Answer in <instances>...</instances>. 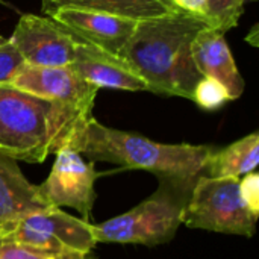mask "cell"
I'll return each instance as SVG.
<instances>
[{
    "label": "cell",
    "mask_w": 259,
    "mask_h": 259,
    "mask_svg": "<svg viewBox=\"0 0 259 259\" xmlns=\"http://www.w3.org/2000/svg\"><path fill=\"white\" fill-rule=\"evenodd\" d=\"M206 27L211 26L203 17L182 9L141 20L118 56L146 82L147 91L193 100L203 77L193 58V41Z\"/></svg>",
    "instance_id": "1"
},
{
    "label": "cell",
    "mask_w": 259,
    "mask_h": 259,
    "mask_svg": "<svg viewBox=\"0 0 259 259\" xmlns=\"http://www.w3.org/2000/svg\"><path fill=\"white\" fill-rule=\"evenodd\" d=\"M93 115L0 85V152L15 161L39 164L70 147Z\"/></svg>",
    "instance_id": "2"
},
{
    "label": "cell",
    "mask_w": 259,
    "mask_h": 259,
    "mask_svg": "<svg viewBox=\"0 0 259 259\" xmlns=\"http://www.w3.org/2000/svg\"><path fill=\"white\" fill-rule=\"evenodd\" d=\"M90 161L111 162L129 170H146L158 178H197L215 150L211 146L164 144L140 134L118 131L88 120L70 146Z\"/></svg>",
    "instance_id": "3"
},
{
    "label": "cell",
    "mask_w": 259,
    "mask_h": 259,
    "mask_svg": "<svg viewBox=\"0 0 259 259\" xmlns=\"http://www.w3.org/2000/svg\"><path fill=\"white\" fill-rule=\"evenodd\" d=\"M199 178V176H197ZM197 178H158V190L131 211L93 225L97 243L159 246L175 238Z\"/></svg>",
    "instance_id": "4"
},
{
    "label": "cell",
    "mask_w": 259,
    "mask_h": 259,
    "mask_svg": "<svg viewBox=\"0 0 259 259\" xmlns=\"http://www.w3.org/2000/svg\"><path fill=\"white\" fill-rule=\"evenodd\" d=\"M258 215L240 193V178H209L200 175L184 209L182 225L220 234L252 237Z\"/></svg>",
    "instance_id": "5"
},
{
    "label": "cell",
    "mask_w": 259,
    "mask_h": 259,
    "mask_svg": "<svg viewBox=\"0 0 259 259\" xmlns=\"http://www.w3.org/2000/svg\"><path fill=\"white\" fill-rule=\"evenodd\" d=\"M0 241H11L42 250L91 252L97 241L93 225L61 208H49L0 223Z\"/></svg>",
    "instance_id": "6"
},
{
    "label": "cell",
    "mask_w": 259,
    "mask_h": 259,
    "mask_svg": "<svg viewBox=\"0 0 259 259\" xmlns=\"http://www.w3.org/2000/svg\"><path fill=\"white\" fill-rule=\"evenodd\" d=\"M55 155L49 178L38 185L39 196L49 206L73 208L88 222L96 202L94 182L102 173L96 171L93 161L87 162L79 152L68 146Z\"/></svg>",
    "instance_id": "7"
},
{
    "label": "cell",
    "mask_w": 259,
    "mask_h": 259,
    "mask_svg": "<svg viewBox=\"0 0 259 259\" xmlns=\"http://www.w3.org/2000/svg\"><path fill=\"white\" fill-rule=\"evenodd\" d=\"M9 39L27 65L67 67L76 56L73 35L49 17L23 14Z\"/></svg>",
    "instance_id": "8"
},
{
    "label": "cell",
    "mask_w": 259,
    "mask_h": 259,
    "mask_svg": "<svg viewBox=\"0 0 259 259\" xmlns=\"http://www.w3.org/2000/svg\"><path fill=\"white\" fill-rule=\"evenodd\" d=\"M8 85L93 115L99 88L83 80L70 65L35 67L24 64Z\"/></svg>",
    "instance_id": "9"
},
{
    "label": "cell",
    "mask_w": 259,
    "mask_h": 259,
    "mask_svg": "<svg viewBox=\"0 0 259 259\" xmlns=\"http://www.w3.org/2000/svg\"><path fill=\"white\" fill-rule=\"evenodd\" d=\"M76 39L96 46L108 53L120 55L131 38L137 21L96 11L62 8L47 14Z\"/></svg>",
    "instance_id": "10"
},
{
    "label": "cell",
    "mask_w": 259,
    "mask_h": 259,
    "mask_svg": "<svg viewBox=\"0 0 259 259\" xmlns=\"http://www.w3.org/2000/svg\"><path fill=\"white\" fill-rule=\"evenodd\" d=\"M70 67L83 80L99 90L114 88L124 91H147L146 82L124 59L79 39H76V56Z\"/></svg>",
    "instance_id": "11"
},
{
    "label": "cell",
    "mask_w": 259,
    "mask_h": 259,
    "mask_svg": "<svg viewBox=\"0 0 259 259\" xmlns=\"http://www.w3.org/2000/svg\"><path fill=\"white\" fill-rule=\"evenodd\" d=\"M193 58L202 76L222 83L231 100L241 97L244 79L235 64L223 32L212 27L200 30L193 41Z\"/></svg>",
    "instance_id": "12"
},
{
    "label": "cell",
    "mask_w": 259,
    "mask_h": 259,
    "mask_svg": "<svg viewBox=\"0 0 259 259\" xmlns=\"http://www.w3.org/2000/svg\"><path fill=\"white\" fill-rule=\"evenodd\" d=\"M49 208L53 206L41 199L38 185L24 178L15 159L0 152V223Z\"/></svg>",
    "instance_id": "13"
},
{
    "label": "cell",
    "mask_w": 259,
    "mask_h": 259,
    "mask_svg": "<svg viewBox=\"0 0 259 259\" xmlns=\"http://www.w3.org/2000/svg\"><path fill=\"white\" fill-rule=\"evenodd\" d=\"M62 8L105 12L134 21L161 17L179 9L173 0H42L46 14Z\"/></svg>",
    "instance_id": "14"
},
{
    "label": "cell",
    "mask_w": 259,
    "mask_h": 259,
    "mask_svg": "<svg viewBox=\"0 0 259 259\" xmlns=\"http://www.w3.org/2000/svg\"><path fill=\"white\" fill-rule=\"evenodd\" d=\"M259 162V134L253 132L222 150H214L203 175L209 178H240L255 171Z\"/></svg>",
    "instance_id": "15"
},
{
    "label": "cell",
    "mask_w": 259,
    "mask_h": 259,
    "mask_svg": "<svg viewBox=\"0 0 259 259\" xmlns=\"http://www.w3.org/2000/svg\"><path fill=\"white\" fill-rule=\"evenodd\" d=\"M244 2L246 0H206L205 20L212 29L226 33L238 24Z\"/></svg>",
    "instance_id": "16"
},
{
    "label": "cell",
    "mask_w": 259,
    "mask_h": 259,
    "mask_svg": "<svg viewBox=\"0 0 259 259\" xmlns=\"http://www.w3.org/2000/svg\"><path fill=\"white\" fill-rule=\"evenodd\" d=\"M0 259H99L93 252L42 250L11 241H0Z\"/></svg>",
    "instance_id": "17"
},
{
    "label": "cell",
    "mask_w": 259,
    "mask_h": 259,
    "mask_svg": "<svg viewBox=\"0 0 259 259\" xmlns=\"http://www.w3.org/2000/svg\"><path fill=\"white\" fill-rule=\"evenodd\" d=\"M231 100L226 88L211 77H202L193 93V102L202 109L215 111Z\"/></svg>",
    "instance_id": "18"
},
{
    "label": "cell",
    "mask_w": 259,
    "mask_h": 259,
    "mask_svg": "<svg viewBox=\"0 0 259 259\" xmlns=\"http://www.w3.org/2000/svg\"><path fill=\"white\" fill-rule=\"evenodd\" d=\"M24 61L9 38L0 36V85H8Z\"/></svg>",
    "instance_id": "19"
},
{
    "label": "cell",
    "mask_w": 259,
    "mask_h": 259,
    "mask_svg": "<svg viewBox=\"0 0 259 259\" xmlns=\"http://www.w3.org/2000/svg\"><path fill=\"white\" fill-rule=\"evenodd\" d=\"M240 193L246 205L253 214H259V176L252 171L247 173L243 181H240Z\"/></svg>",
    "instance_id": "20"
},
{
    "label": "cell",
    "mask_w": 259,
    "mask_h": 259,
    "mask_svg": "<svg viewBox=\"0 0 259 259\" xmlns=\"http://www.w3.org/2000/svg\"><path fill=\"white\" fill-rule=\"evenodd\" d=\"M173 3L185 12H190V14L205 18L206 0H173Z\"/></svg>",
    "instance_id": "21"
},
{
    "label": "cell",
    "mask_w": 259,
    "mask_h": 259,
    "mask_svg": "<svg viewBox=\"0 0 259 259\" xmlns=\"http://www.w3.org/2000/svg\"><path fill=\"white\" fill-rule=\"evenodd\" d=\"M246 2H247V0H246ZM249 2H256V0H249Z\"/></svg>",
    "instance_id": "22"
}]
</instances>
